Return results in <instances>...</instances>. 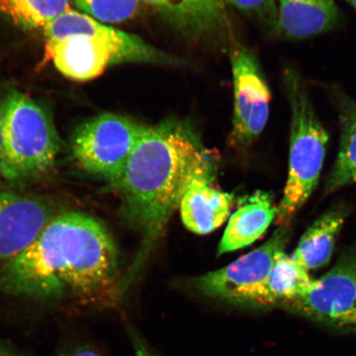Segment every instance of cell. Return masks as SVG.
Returning <instances> with one entry per match:
<instances>
[{
    "label": "cell",
    "mask_w": 356,
    "mask_h": 356,
    "mask_svg": "<svg viewBox=\"0 0 356 356\" xmlns=\"http://www.w3.org/2000/svg\"><path fill=\"white\" fill-rule=\"evenodd\" d=\"M126 284L109 230L86 212H58L32 244L0 265V293L41 302L113 306Z\"/></svg>",
    "instance_id": "obj_1"
},
{
    "label": "cell",
    "mask_w": 356,
    "mask_h": 356,
    "mask_svg": "<svg viewBox=\"0 0 356 356\" xmlns=\"http://www.w3.org/2000/svg\"><path fill=\"white\" fill-rule=\"evenodd\" d=\"M213 172L211 151L189 124L168 119L148 127L113 186L127 220L143 238L140 257L163 232L191 181Z\"/></svg>",
    "instance_id": "obj_2"
},
{
    "label": "cell",
    "mask_w": 356,
    "mask_h": 356,
    "mask_svg": "<svg viewBox=\"0 0 356 356\" xmlns=\"http://www.w3.org/2000/svg\"><path fill=\"white\" fill-rule=\"evenodd\" d=\"M46 57L65 77L88 81L109 67L124 63L179 65L135 34L102 24L86 13L70 10L43 29Z\"/></svg>",
    "instance_id": "obj_3"
},
{
    "label": "cell",
    "mask_w": 356,
    "mask_h": 356,
    "mask_svg": "<svg viewBox=\"0 0 356 356\" xmlns=\"http://www.w3.org/2000/svg\"><path fill=\"white\" fill-rule=\"evenodd\" d=\"M283 75L291 113V140L287 181L275 220L289 226L318 184L329 136L300 74L289 67Z\"/></svg>",
    "instance_id": "obj_4"
},
{
    "label": "cell",
    "mask_w": 356,
    "mask_h": 356,
    "mask_svg": "<svg viewBox=\"0 0 356 356\" xmlns=\"http://www.w3.org/2000/svg\"><path fill=\"white\" fill-rule=\"evenodd\" d=\"M3 162L15 180L51 170L61 142L53 120L43 106L17 89L2 104Z\"/></svg>",
    "instance_id": "obj_5"
},
{
    "label": "cell",
    "mask_w": 356,
    "mask_h": 356,
    "mask_svg": "<svg viewBox=\"0 0 356 356\" xmlns=\"http://www.w3.org/2000/svg\"><path fill=\"white\" fill-rule=\"evenodd\" d=\"M148 127L126 115H97L75 129L71 153L83 171L113 186Z\"/></svg>",
    "instance_id": "obj_6"
},
{
    "label": "cell",
    "mask_w": 356,
    "mask_h": 356,
    "mask_svg": "<svg viewBox=\"0 0 356 356\" xmlns=\"http://www.w3.org/2000/svg\"><path fill=\"white\" fill-rule=\"evenodd\" d=\"M282 309L337 332L356 335V252H347L330 271Z\"/></svg>",
    "instance_id": "obj_7"
},
{
    "label": "cell",
    "mask_w": 356,
    "mask_h": 356,
    "mask_svg": "<svg viewBox=\"0 0 356 356\" xmlns=\"http://www.w3.org/2000/svg\"><path fill=\"white\" fill-rule=\"evenodd\" d=\"M234 83L232 139L248 148L264 131L270 114V91L251 50L236 47L231 54Z\"/></svg>",
    "instance_id": "obj_8"
},
{
    "label": "cell",
    "mask_w": 356,
    "mask_h": 356,
    "mask_svg": "<svg viewBox=\"0 0 356 356\" xmlns=\"http://www.w3.org/2000/svg\"><path fill=\"white\" fill-rule=\"evenodd\" d=\"M289 234V226H279L261 247L224 268L195 278V289L212 299L232 304L236 298L264 282L279 253L286 248Z\"/></svg>",
    "instance_id": "obj_9"
},
{
    "label": "cell",
    "mask_w": 356,
    "mask_h": 356,
    "mask_svg": "<svg viewBox=\"0 0 356 356\" xmlns=\"http://www.w3.org/2000/svg\"><path fill=\"white\" fill-rule=\"evenodd\" d=\"M57 213L46 199L0 191V261L24 251Z\"/></svg>",
    "instance_id": "obj_10"
},
{
    "label": "cell",
    "mask_w": 356,
    "mask_h": 356,
    "mask_svg": "<svg viewBox=\"0 0 356 356\" xmlns=\"http://www.w3.org/2000/svg\"><path fill=\"white\" fill-rule=\"evenodd\" d=\"M314 279L309 270L286 252H280L266 279L232 302L249 308L282 307L308 289Z\"/></svg>",
    "instance_id": "obj_11"
},
{
    "label": "cell",
    "mask_w": 356,
    "mask_h": 356,
    "mask_svg": "<svg viewBox=\"0 0 356 356\" xmlns=\"http://www.w3.org/2000/svg\"><path fill=\"white\" fill-rule=\"evenodd\" d=\"M213 178V172L194 178L181 200V221L195 234L213 232L230 215L234 197L211 186Z\"/></svg>",
    "instance_id": "obj_12"
},
{
    "label": "cell",
    "mask_w": 356,
    "mask_h": 356,
    "mask_svg": "<svg viewBox=\"0 0 356 356\" xmlns=\"http://www.w3.org/2000/svg\"><path fill=\"white\" fill-rule=\"evenodd\" d=\"M173 28L191 37H206L224 29L228 0H140Z\"/></svg>",
    "instance_id": "obj_13"
},
{
    "label": "cell",
    "mask_w": 356,
    "mask_h": 356,
    "mask_svg": "<svg viewBox=\"0 0 356 356\" xmlns=\"http://www.w3.org/2000/svg\"><path fill=\"white\" fill-rule=\"evenodd\" d=\"M277 32L284 38L306 39L329 32L341 13L334 0H278Z\"/></svg>",
    "instance_id": "obj_14"
},
{
    "label": "cell",
    "mask_w": 356,
    "mask_h": 356,
    "mask_svg": "<svg viewBox=\"0 0 356 356\" xmlns=\"http://www.w3.org/2000/svg\"><path fill=\"white\" fill-rule=\"evenodd\" d=\"M277 207L270 195L257 191L229 217L228 225L218 248V255L249 246L264 234L277 217Z\"/></svg>",
    "instance_id": "obj_15"
},
{
    "label": "cell",
    "mask_w": 356,
    "mask_h": 356,
    "mask_svg": "<svg viewBox=\"0 0 356 356\" xmlns=\"http://www.w3.org/2000/svg\"><path fill=\"white\" fill-rule=\"evenodd\" d=\"M346 216L343 207H335L318 218L302 236L291 256L293 259L309 271L326 266Z\"/></svg>",
    "instance_id": "obj_16"
},
{
    "label": "cell",
    "mask_w": 356,
    "mask_h": 356,
    "mask_svg": "<svg viewBox=\"0 0 356 356\" xmlns=\"http://www.w3.org/2000/svg\"><path fill=\"white\" fill-rule=\"evenodd\" d=\"M339 115V151L327 177V193L356 184V102L349 99H341Z\"/></svg>",
    "instance_id": "obj_17"
},
{
    "label": "cell",
    "mask_w": 356,
    "mask_h": 356,
    "mask_svg": "<svg viewBox=\"0 0 356 356\" xmlns=\"http://www.w3.org/2000/svg\"><path fill=\"white\" fill-rule=\"evenodd\" d=\"M70 8V0H0V13L25 30L44 29Z\"/></svg>",
    "instance_id": "obj_18"
},
{
    "label": "cell",
    "mask_w": 356,
    "mask_h": 356,
    "mask_svg": "<svg viewBox=\"0 0 356 356\" xmlns=\"http://www.w3.org/2000/svg\"><path fill=\"white\" fill-rule=\"evenodd\" d=\"M74 3L83 13L104 24L135 19L143 6L140 0H74Z\"/></svg>",
    "instance_id": "obj_19"
},
{
    "label": "cell",
    "mask_w": 356,
    "mask_h": 356,
    "mask_svg": "<svg viewBox=\"0 0 356 356\" xmlns=\"http://www.w3.org/2000/svg\"><path fill=\"white\" fill-rule=\"evenodd\" d=\"M228 3L239 10L264 21L271 28H277V0H228Z\"/></svg>",
    "instance_id": "obj_20"
},
{
    "label": "cell",
    "mask_w": 356,
    "mask_h": 356,
    "mask_svg": "<svg viewBox=\"0 0 356 356\" xmlns=\"http://www.w3.org/2000/svg\"><path fill=\"white\" fill-rule=\"evenodd\" d=\"M128 332L136 356H159L132 326L128 327Z\"/></svg>",
    "instance_id": "obj_21"
},
{
    "label": "cell",
    "mask_w": 356,
    "mask_h": 356,
    "mask_svg": "<svg viewBox=\"0 0 356 356\" xmlns=\"http://www.w3.org/2000/svg\"><path fill=\"white\" fill-rule=\"evenodd\" d=\"M57 356H102L97 353V350H93L91 347L87 346H80L74 347L67 350L62 351V353Z\"/></svg>",
    "instance_id": "obj_22"
},
{
    "label": "cell",
    "mask_w": 356,
    "mask_h": 356,
    "mask_svg": "<svg viewBox=\"0 0 356 356\" xmlns=\"http://www.w3.org/2000/svg\"><path fill=\"white\" fill-rule=\"evenodd\" d=\"M0 356H26V355L0 337Z\"/></svg>",
    "instance_id": "obj_23"
},
{
    "label": "cell",
    "mask_w": 356,
    "mask_h": 356,
    "mask_svg": "<svg viewBox=\"0 0 356 356\" xmlns=\"http://www.w3.org/2000/svg\"><path fill=\"white\" fill-rule=\"evenodd\" d=\"M2 179L15 181V178H13L10 169H8L6 163L0 159V180Z\"/></svg>",
    "instance_id": "obj_24"
},
{
    "label": "cell",
    "mask_w": 356,
    "mask_h": 356,
    "mask_svg": "<svg viewBox=\"0 0 356 356\" xmlns=\"http://www.w3.org/2000/svg\"><path fill=\"white\" fill-rule=\"evenodd\" d=\"M0 159H1L3 162V151L2 144V104H0Z\"/></svg>",
    "instance_id": "obj_25"
},
{
    "label": "cell",
    "mask_w": 356,
    "mask_h": 356,
    "mask_svg": "<svg viewBox=\"0 0 356 356\" xmlns=\"http://www.w3.org/2000/svg\"><path fill=\"white\" fill-rule=\"evenodd\" d=\"M356 10V0H347Z\"/></svg>",
    "instance_id": "obj_26"
}]
</instances>
